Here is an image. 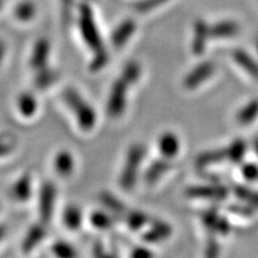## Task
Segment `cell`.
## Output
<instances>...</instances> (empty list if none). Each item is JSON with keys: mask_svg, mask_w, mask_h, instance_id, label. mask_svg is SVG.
<instances>
[{"mask_svg": "<svg viewBox=\"0 0 258 258\" xmlns=\"http://www.w3.org/2000/svg\"><path fill=\"white\" fill-rule=\"evenodd\" d=\"M62 98L67 106L73 112L74 117L78 122L79 128L84 132H90L95 128L97 122V114L89 102L73 88L64 89Z\"/></svg>", "mask_w": 258, "mask_h": 258, "instance_id": "1", "label": "cell"}, {"mask_svg": "<svg viewBox=\"0 0 258 258\" xmlns=\"http://www.w3.org/2000/svg\"><path fill=\"white\" fill-rule=\"evenodd\" d=\"M146 156V147L141 144H134L129 147L125 158V165L120 175V185L124 190H132L137 185L139 169H140L141 161Z\"/></svg>", "mask_w": 258, "mask_h": 258, "instance_id": "2", "label": "cell"}, {"mask_svg": "<svg viewBox=\"0 0 258 258\" xmlns=\"http://www.w3.org/2000/svg\"><path fill=\"white\" fill-rule=\"evenodd\" d=\"M79 27L82 32L83 40L88 44L93 53L104 50L106 48L103 44V41L99 35L98 28H97L91 9L89 5L83 4L80 6V17H79Z\"/></svg>", "mask_w": 258, "mask_h": 258, "instance_id": "3", "label": "cell"}, {"mask_svg": "<svg viewBox=\"0 0 258 258\" xmlns=\"http://www.w3.org/2000/svg\"><path fill=\"white\" fill-rule=\"evenodd\" d=\"M128 88L129 84L122 77L116 79L112 84L110 95L108 98V105H106V110L111 117H121L122 114L125 111Z\"/></svg>", "mask_w": 258, "mask_h": 258, "instance_id": "4", "label": "cell"}, {"mask_svg": "<svg viewBox=\"0 0 258 258\" xmlns=\"http://www.w3.org/2000/svg\"><path fill=\"white\" fill-rule=\"evenodd\" d=\"M56 199V188L51 182H44L40 190V206H38V213H40L41 222L49 224L54 213V206H55Z\"/></svg>", "mask_w": 258, "mask_h": 258, "instance_id": "5", "label": "cell"}, {"mask_svg": "<svg viewBox=\"0 0 258 258\" xmlns=\"http://www.w3.org/2000/svg\"><path fill=\"white\" fill-rule=\"evenodd\" d=\"M214 63L211 61H205V62L198 64V66L190 72L184 79V86L188 90L196 89L200 84L206 82L208 78H211L212 74L214 73Z\"/></svg>", "mask_w": 258, "mask_h": 258, "instance_id": "6", "label": "cell"}, {"mask_svg": "<svg viewBox=\"0 0 258 258\" xmlns=\"http://www.w3.org/2000/svg\"><path fill=\"white\" fill-rule=\"evenodd\" d=\"M186 195L194 199H215L227 198L228 190L224 185H194L186 189Z\"/></svg>", "mask_w": 258, "mask_h": 258, "instance_id": "7", "label": "cell"}, {"mask_svg": "<svg viewBox=\"0 0 258 258\" xmlns=\"http://www.w3.org/2000/svg\"><path fill=\"white\" fill-rule=\"evenodd\" d=\"M50 54V43L47 38H40L35 43L30 57V67L32 70L37 71L48 66Z\"/></svg>", "mask_w": 258, "mask_h": 258, "instance_id": "8", "label": "cell"}, {"mask_svg": "<svg viewBox=\"0 0 258 258\" xmlns=\"http://www.w3.org/2000/svg\"><path fill=\"white\" fill-rule=\"evenodd\" d=\"M32 194V180L31 175L29 172L24 173L16 180L15 184L12 185L10 195L17 202H27L31 198Z\"/></svg>", "mask_w": 258, "mask_h": 258, "instance_id": "9", "label": "cell"}, {"mask_svg": "<svg viewBox=\"0 0 258 258\" xmlns=\"http://www.w3.org/2000/svg\"><path fill=\"white\" fill-rule=\"evenodd\" d=\"M135 29H137V24L132 19H125V21L118 24L111 34L110 41L112 46L115 48L123 47L129 41V38L132 37V35L135 32Z\"/></svg>", "mask_w": 258, "mask_h": 258, "instance_id": "10", "label": "cell"}, {"mask_svg": "<svg viewBox=\"0 0 258 258\" xmlns=\"http://www.w3.org/2000/svg\"><path fill=\"white\" fill-rule=\"evenodd\" d=\"M172 233V228L167 222L154 220L152 221V226L148 231H146L143 235L144 240L147 243H159V241L165 240Z\"/></svg>", "mask_w": 258, "mask_h": 258, "instance_id": "11", "label": "cell"}, {"mask_svg": "<svg viewBox=\"0 0 258 258\" xmlns=\"http://www.w3.org/2000/svg\"><path fill=\"white\" fill-rule=\"evenodd\" d=\"M44 237H46V227H44L43 222L32 225L29 228L28 233L25 234L23 243H22V250H23V252H31L44 239Z\"/></svg>", "mask_w": 258, "mask_h": 258, "instance_id": "12", "label": "cell"}, {"mask_svg": "<svg viewBox=\"0 0 258 258\" xmlns=\"http://www.w3.org/2000/svg\"><path fill=\"white\" fill-rule=\"evenodd\" d=\"M158 147H159V152L163 158L172 159L179 152V140L175 134L167 132L159 138Z\"/></svg>", "mask_w": 258, "mask_h": 258, "instance_id": "13", "label": "cell"}, {"mask_svg": "<svg viewBox=\"0 0 258 258\" xmlns=\"http://www.w3.org/2000/svg\"><path fill=\"white\" fill-rule=\"evenodd\" d=\"M209 36V27L206 22L200 19L194 27V41H192V53L195 55H201L205 51L207 38Z\"/></svg>", "mask_w": 258, "mask_h": 258, "instance_id": "14", "label": "cell"}, {"mask_svg": "<svg viewBox=\"0 0 258 258\" xmlns=\"http://www.w3.org/2000/svg\"><path fill=\"white\" fill-rule=\"evenodd\" d=\"M170 169L171 164L169 163V159H166V158L154 160L153 163L147 167L146 172H145V180H146L147 184L152 185L161 178V176L165 175Z\"/></svg>", "mask_w": 258, "mask_h": 258, "instance_id": "15", "label": "cell"}, {"mask_svg": "<svg viewBox=\"0 0 258 258\" xmlns=\"http://www.w3.org/2000/svg\"><path fill=\"white\" fill-rule=\"evenodd\" d=\"M54 169L61 177H69L74 170V158L69 151H60L54 158Z\"/></svg>", "mask_w": 258, "mask_h": 258, "instance_id": "16", "label": "cell"}, {"mask_svg": "<svg viewBox=\"0 0 258 258\" xmlns=\"http://www.w3.org/2000/svg\"><path fill=\"white\" fill-rule=\"evenodd\" d=\"M17 109L23 117H32L37 111V99L30 92H22L17 98Z\"/></svg>", "mask_w": 258, "mask_h": 258, "instance_id": "17", "label": "cell"}, {"mask_svg": "<svg viewBox=\"0 0 258 258\" xmlns=\"http://www.w3.org/2000/svg\"><path fill=\"white\" fill-rule=\"evenodd\" d=\"M99 200H101L102 205L108 209L111 214H114L117 218H124V214L127 213V208L117 198L108 191H103L99 195Z\"/></svg>", "mask_w": 258, "mask_h": 258, "instance_id": "18", "label": "cell"}, {"mask_svg": "<svg viewBox=\"0 0 258 258\" xmlns=\"http://www.w3.org/2000/svg\"><path fill=\"white\" fill-rule=\"evenodd\" d=\"M62 222L71 231L79 230L83 224V213L79 207L71 205L64 208L62 213Z\"/></svg>", "mask_w": 258, "mask_h": 258, "instance_id": "19", "label": "cell"}, {"mask_svg": "<svg viewBox=\"0 0 258 258\" xmlns=\"http://www.w3.org/2000/svg\"><path fill=\"white\" fill-rule=\"evenodd\" d=\"M36 77L34 79L35 88L38 90H46L49 88V86L53 85L54 83L56 82L59 74L55 70H53L49 66L43 67V69H40L36 71Z\"/></svg>", "mask_w": 258, "mask_h": 258, "instance_id": "20", "label": "cell"}, {"mask_svg": "<svg viewBox=\"0 0 258 258\" xmlns=\"http://www.w3.org/2000/svg\"><path fill=\"white\" fill-rule=\"evenodd\" d=\"M225 159H227V148L213 150L200 154V156L196 158V165L199 167H206L213 165V164L220 163V161Z\"/></svg>", "mask_w": 258, "mask_h": 258, "instance_id": "21", "label": "cell"}, {"mask_svg": "<svg viewBox=\"0 0 258 258\" xmlns=\"http://www.w3.org/2000/svg\"><path fill=\"white\" fill-rule=\"evenodd\" d=\"M239 30V27L235 22L226 21L220 23L214 24L209 28V36L218 38V37H230L233 36Z\"/></svg>", "mask_w": 258, "mask_h": 258, "instance_id": "22", "label": "cell"}, {"mask_svg": "<svg viewBox=\"0 0 258 258\" xmlns=\"http://www.w3.org/2000/svg\"><path fill=\"white\" fill-rule=\"evenodd\" d=\"M233 59L238 64H240L247 73L253 78L258 79V63L244 50H235L233 53Z\"/></svg>", "mask_w": 258, "mask_h": 258, "instance_id": "23", "label": "cell"}, {"mask_svg": "<svg viewBox=\"0 0 258 258\" xmlns=\"http://www.w3.org/2000/svg\"><path fill=\"white\" fill-rule=\"evenodd\" d=\"M124 221L132 231H139L150 222V218L140 211H131L124 214Z\"/></svg>", "mask_w": 258, "mask_h": 258, "instance_id": "24", "label": "cell"}, {"mask_svg": "<svg viewBox=\"0 0 258 258\" xmlns=\"http://www.w3.org/2000/svg\"><path fill=\"white\" fill-rule=\"evenodd\" d=\"M90 222L98 230H109L114 225L115 220L110 213L96 211L90 215Z\"/></svg>", "mask_w": 258, "mask_h": 258, "instance_id": "25", "label": "cell"}, {"mask_svg": "<svg viewBox=\"0 0 258 258\" xmlns=\"http://www.w3.org/2000/svg\"><path fill=\"white\" fill-rule=\"evenodd\" d=\"M14 15L19 22H30L36 15V6L31 2H23L16 6Z\"/></svg>", "mask_w": 258, "mask_h": 258, "instance_id": "26", "label": "cell"}, {"mask_svg": "<svg viewBox=\"0 0 258 258\" xmlns=\"http://www.w3.org/2000/svg\"><path fill=\"white\" fill-rule=\"evenodd\" d=\"M258 116V101L253 99L247 103L241 110L238 112L237 120L240 124H249Z\"/></svg>", "mask_w": 258, "mask_h": 258, "instance_id": "27", "label": "cell"}, {"mask_svg": "<svg viewBox=\"0 0 258 258\" xmlns=\"http://www.w3.org/2000/svg\"><path fill=\"white\" fill-rule=\"evenodd\" d=\"M141 64L138 62V61H129L124 64L123 71H122V78H123L125 82H127L129 85L132 84H135L139 82L141 77Z\"/></svg>", "mask_w": 258, "mask_h": 258, "instance_id": "28", "label": "cell"}, {"mask_svg": "<svg viewBox=\"0 0 258 258\" xmlns=\"http://www.w3.org/2000/svg\"><path fill=\"white\" fill-rule=\"evenodd\" d=\"M232 191L238 199L243 200V201L247 202L249 205L257 206L258 207V192L253 191L252 189L246 188V186L240 184H234L232 186Z\"/></svg>", "mask_w": 258, "mask_h": 258, "instance_id": "29", "label": "cell"}, {"mask_svg": "<svg viewBox=\"0 0 258 258\" xmlns=\"http://www.w3.org/2000/svg\"><path fill=\"white\" fill-rule=\"evenodd\" d=\"M17 147V138L12 133H0V158L11 154Z\"/></svg>", "mask_w": 258, "mask_h": 258, "instance_id": "30", "label": "cell"}, {"mask_svg": "<svg viewBox=\"0 0 258 258\" xmlns=\"http://www.w3.org/2000/svg\"><path fill=\"white\" fill-rule=\"evenodd\" d=\"M246 152V145L241 139L233 141L230 147H227V159H230L233 163H239L243 160Z\"/></svg>", "mask_w": 258, "mask_h": 258, "instance_id": "31", "label": "cell"}, {"mask_svg": "<svg viewBox=\"0 0 258 258\" xmlns=\"http://www.w3.org/2000/svg\"><path fill=\"white\" fill-rule=\"evenodd\" d=\"M51 251L55 256L60 258H73L77 256V251L74 250L72 245L66 243V241H56L51 246Z\"/></svg>", "mask_w": 258, "mask_h": 258, "instance_id": "32", "label": "cell"}, {"mask_svg": "<svg viewBox=\"0 0 258 258\" xmlns=\"http://www.w3.org/2000/svg\"><path fill=\"white\" fill-rule=\"evenodd\" d=\"M219 219L218 211L215 208L208 209L205 213H202V221L203 225L206 226L208 232H211V234H214L217 232V222Z\"/></svg>", "mask_w": 258, "mask_h": 258, "instance_id": "33", "label": "cell"}, {"mask_svg": "<svg viewBox=\"0 0 258 258\" xmlns=\"http://www.w3.org/2000/svg\"><path fill=\"white\" fill-rule=\"evenodd\" d=\"M108 61L109 54L106 49L98 51V53H95V56H93L92 61L90 62V70H91L92 72H98V71L104 69L105 64L108 63Z\"/></svg>", "mask_w": 258, "mask_h": 258, "instance_id": "34", "label": "cell"}, {"mask_svg": "<svg viewBox=\"0 0 258 258\" xmlns=\"http://www.w3.org/2000/svg\"><path fill=\"white\" fill-rule=\"evenodd\" d=\"M167 2H169V0H141V2H139L138 4L135 5V9H137V11L140 12V14H146V12L152 11L153 9L165 4Z\"/></svg>", "mask_w": 258, "mask_h": 258, "instance_id": "35", "label": "cell"}, {"mask_svg": "<svg viewBox=\"0 0 258 258\" xmlns=\"http://www.w3.org/2000/svg\"><path fill=\"white\" fill-rule=\"evenodd\" d=\"M241 173L247 180H256L258 179V166L256 164H245L241 169Z\"/></svg>", "mask_w": 258, "mask_h": 258, "instance_id": "36", "label": "cell"}, {"mask_svg": "<svg viewBox=\"0 0 258 258\" xmlns=\"http://www.w3.org/2000/svg\"><path fill=\"white\" fill-rule=\"evenodd\" d=\"M228 209H230L231 213H234V214L241 215V217H251V215H253L252 208L247 207V206L232 205Z\"/></svg>", "mask_w": 258, "mask_h": 258, "instance_id": "37", "label": "cell"}, {"mask_svg": "<svg viewBox=\"0 0 258 258\" xmlns=\"http://www.w3.org/2000/svg\"><path fill=\"white\" fill-rule=\"evenodd\" d=\"M219 254V244L215 240L214 234H212V237L209 238L208 244H207V251H206V256L207 257H217Z\"/></svg>", "mask_w": 258, "mask_h": 258, "instance_id": "38", "label": "cell"}, {"mask_svg": "<svg viewBox=\"0 0 258 258\" xmlns=\"http://www.w3.org/2000/svg\"><path fill=\"white\" fill-rule=\"evenodd\" d=\"M131 256L134 258H150L153 256V252H151L150 250L144 246H137L132 250Z\"/></svg>", "mask_w": 258, "mask_h": 258, "instance_id": "39", "label": "cell"}, {"mask_svg": "<svg viewBox=\"0 0 258 258\" xmlns=\"http://www.w3.org/2000/svg\"><path fill=\"white\" fill-rule=\"evenodd\" d=\"M231 230V225L230 222L226 220L225 218L219 217L218 222H217V232H219L220 234H227Z\"/></svg>", "mask_w": 258, "mask_h": 258, "instance_id": "40", "label": "cell"}, {"mask_svg": "<svg viewBox=\"0 0 258 258\" xmlns=\"http://www.w3.org/2000/svg\"><path fill=\"white\" fill-rule=\"evenodd\" d=\"M62 2V5H63V17L64 15H66V12L69 14L70 16V12H71V8H72L73 5V0H61Z\"/></svg>", "mask_w": 258, "mask_h": 258, "instance_id": "41", "label": "cell"}, {"mask_svg": "<svg viewBox=\"0 0 258 258\" xmlns=\"http://www.w3.org/2000/svg\"><path fill=\"white\" fill-rule=\"evenodd\" d=\"M5 51H6V46H5V42L3 40H0V63L3 62L5 56Z\"/></svg>", "mask_w": 258, "mask_h": 258, "instance_id": "42", "label": "cell"}, {"mask_svg": "<svg viewBox=\"0 0 258 258\" xmlns=\"http://www.w3.org/2000/svg\"><path fill=\"white\" fill-rule=\"evenodd\" d=\"M5 234H6V226L0 225V240L5 237Z\"/></svg>", "mask_w": 258, "mask_h": 258, "instance_id": "43", "label": "cell"}, {"mask_svg": "<svg viewBox=\"0 0 258 258\" xmlns=\"http://www.w3.org/2000/svg\"><path fill=\"white\" fill-rule=\"evenodd\" d=\"M253 148H254V151H256V153L258 154V137L254 139V141H253Z\"/></svg>", "mask_w": 258, "mask_h": 258, "instance_id": "44", "label": "cell"}, {"mask_svg": "<svg viewBox=\"0 0 258 258\" xmlns=\"http://www.w3.org/2000/svg\"><path fill=\"white\" fill-rule=\"evenodd\" d=\"M3 4H4V0H0V9L3 8Z\"/></svg>", "mask_w": 258, "mask_h": 258, "instance_id": "45", "label": "cell"}, {"mask_svg": "<svg viewBox=\"0 0 258 258\" xmlns=\"http://www.w3.org/2000/svg\"><path fill=\"white\" fill-rule=\"evenodd\" d=\"M257 48H258V42H257Z\"/></svg>", "mask_w": 258, "mask_h": 258, "instance_id": "46", "label": "cell"}]
</instances>
